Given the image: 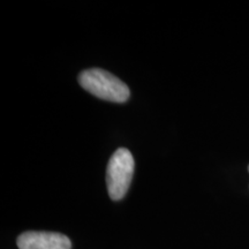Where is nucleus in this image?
Returning a JSON list of instances; mask_svg holds the SVG:
<instances>
[{"label":"nucleus","instance_id":"nucleus-2","mask_svg":"<svg viewBox=\"0 0 249 249\" xmlns=\"http://www.w3.org/2000/svg\"><path fill=\"white\" fill-rule=\"evenodd\" d=\"M135 161L128 149L119 148L110 158L107 169L108 195L113 201L124 197L132 182Z\"/></svg>","mask_w":249,"mask_h":249},{"label":"nucleus","instance_id":"nucleus-4","mask_svg":"<svg viewBox=\"0 0 249 249\" xmlns=\"http://www.w3.org/2000/svg\"><path fill=\"white\" fill-rule=\"evenodd\" d=\"M248 171H249V167H248Z\"/></svg>","mask_w":249,"mask_h":249},{"label":"nucleus","instance_id":"nucleus-3","mask_svg":"<svg viewBox=\"0 0 249 249\" xmlns=\"http://www.w3.org/2000/svg\"><path fill=\"white\" fill-rule=\"evenodd\" d=\"M18 249H71L66 235L54 232H24L18 238Z\"/></svg>","mask_w":249,"mask_h":249},{"label":"nucleus","instance_id":"nucleus-1","mask_svg":"<svg viewBox=\"0 0 249 249\" xmlns=\"http://www.w3.org/2000/svg\"><path fill=\"white\" fill-rule=\"evenodd\" d=\"M79 82L83 89L104 101L124 103L130 95L127 85L101 68L83 71L79 76Z\"/></svg>","mask_w":249,"mask_h":249}]
</instances>
